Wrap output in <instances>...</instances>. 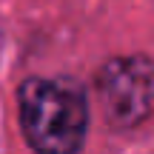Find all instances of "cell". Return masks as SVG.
<instances>
[{"label":"cell","instance_id":"cell-1","mask_svg":"<svg viewBox=\"0 0 154 154\" xmlns=\"http://www.w3.org/2000/svg\"><path fill=\"white\" fill-rule=\"evenodd\" d=\"M20 126L37 154H77L88 131V100L72 77H29L17 88Z\"/></svg>","mask_w":154,"mask_h":154},{"label":"cell","instance_id":"cell-2","mask_svg":"<svg viewBox=\"0 0 154 154\" xmlns=\"http://www.w3.org/2000/svg\"><path fill=\"white\" fill-rule=\"evenodd\" d=\"M97 97L109 123L140 126L151 111V60L146 54L109 60L97 74Z\"/></svg>","mask_w":154,"mask_h":154}]
</instances>
